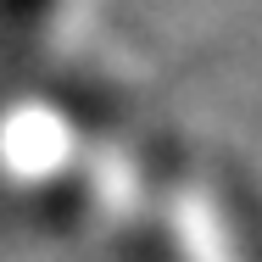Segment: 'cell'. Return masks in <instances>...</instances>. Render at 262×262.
<instances>
[{
  "label": "cell",
  "instance_id": "1",
  "mask_svg": "<svg viewBox=\"0 0 262 262\" xmlns=\"http://www.w3.org/2000/svg\"><path fill=\"white\" fill-rule=\"evenodd\" d=\"M51 17H56V0H0V67L34 56Z\"/></svg>",
  "mask_w": 262,
  "mask_h": 262
}]
</instances>
